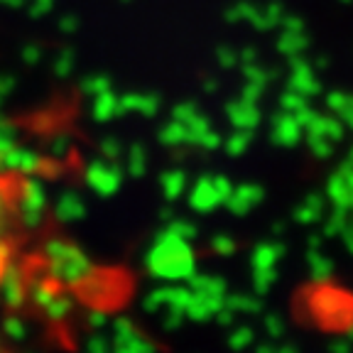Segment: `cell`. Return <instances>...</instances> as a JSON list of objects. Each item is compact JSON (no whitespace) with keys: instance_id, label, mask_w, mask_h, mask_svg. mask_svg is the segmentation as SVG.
Segmentation results:
<instances>
[{"instance_id":"obj_1","label":"cell","mask_w":353,"mask_h":353,"mask_svg":"<svg viewBox=\"0 0 353 353\" xmlns=\"http://www.w3.org/2000/svg\"><path fill=\"white\" fill-rule=\"evenodd\" d=\"M32 187L28 174L0 154V277L28 238Z\"/></svg>"}]
</instances>
